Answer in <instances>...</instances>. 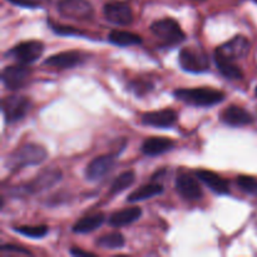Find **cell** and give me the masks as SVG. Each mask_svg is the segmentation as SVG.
Masks as SVG:
<instances>
[{"instance_id": "6da1fadb", "label": "cell", "mask_w": 257, "mask_h": 257, "mask_svg": "<svg viewBox=\"0 0 257 257\" xmlns=\"http://www.w3.org/2000/svg\"><path fill=\"white\" fill-rule=\"evenodd\" d=\"M175 97L195 107H211L222 102L225 93L213 88H180L175 90Z\"/></svg>"}, {"instance_id": "7a4b0ae2", "label": "cell", "mask_w": 257, "mask_h": 257, "mask_svg": "<svg viewBox=\"0 0 257 257\" xmlns=\"http://www.w3.org/2000/svg\"><path fill=\"white\" fill-rule=\"evenodd\" d=\"M48 152L43 146L37 143H28L17 148L7 161V167L10 170H20L28 166H38L44 162Z\"/></svg>"}, {"instance_id": "3957f363", "label": "cell", "mask_w": 257, "mask_h": 257, "mask_svg": "<svg viewBox=\"0 0 257 257\" xmlns=\"http://www.w3.org/2000/svg\"><path fill=\"white\" fill-rule=\"evenodd\" d=\"M150 29L158 39H161L167 45L180 44L181 42L186 39V34L181 29L180 24L171 18L156 20L151 24Z\"/></svg>"}, {"instance_id": "277c9868", "label": "cell", "mask_w": 257, "mask_h": 257, "mask_svg": "<svg viewBox=\"0 0 257 257\" xmlns=\"http://www.w3.org/2000/svg\"><path fill=\"white\" fill-rule=\"evenodd\" d=\"M57 8L62 17L78 22L90 20L94 15V9L88 0H59Z\"/></svg>"}, {"instance_id": "5b68a950", "label": "cell", "mask_w": 257, "mask_h": 257, "mask_svg": "<svg viewBox=\"0 0 257 257\" xmlns=\"http://www.w3.org/2000/svg\"><path fill=\"white\" fill-rule=\"evenodd\" d=\"M181 68L190 73H203L210 68V60L206 53L195 48H183L178 55Z\"/></svg>"}, {"instance_id": "8992f818", "label": "cell", "mask_w": 257, "mask_h": 257, "mask_svg": "<svg viewBox=\"0 0 257 257\" xmlns=\"http://www.w3.org/2000/svg\"><path fill=\"white\" fill-rule=\"evenodd\" d=\"M251 50V43L243 35H236L228 42L223 43L222 45L215 50L216 55L225 58V59L236 62L238 59H243L248 55Z\"/></svg>"}, {"instance_id": "52a82bcc", "label": "cell", "mask_w": 257, "mask_h": 257, "mask_svg": "<svg viewBox=\"0 0 257 257\" xmlns=\"http://www.w3.org/2000/svg\"><path fill=\"white\" fill-rule=\"evenodd\" d=\"M29 109L30 100L24 95H8L2 100L3 115L9 123L23 119Z\"/></svg>"}, {"instance_id": "ba28073f", "label": "cell", "mask_w": 257, "mask_h": 257, "mask_svg": "<svg viewBox=\"0 0 257 257\" xmlns=\"http://www.w3.org/2000/svg\"><path fill=\"white\" fill-rule=\"evenodd\" d=\"M44 52V43L39 40H28L15 45L7 53L8 57L18 60L22 64H30L42 57Z\"/></svg>"}, {"instance_id": "9c48e42d", "label": "cell", "mask_w": 257, "mask_h": 257, "mask_svg": "<svg viewBox=\"0 0 257 257\" xmlns=\"http://www.w3.org/2000/svg\"><path fill=\"white\" fill-rule=\"evenodd\" d=\"M32 70L27 67V64L9 65L4 68L2 73V82L7 89L18 90L24 87L29 80Z\"/></svg>"}, {"instance_id": "30bf717a", "label": "cell", "mask_w": 257, "mask_h": 257, "mask_svg": "<svg viewBox=\"0 0 257 257\" xmlns=\"http://www.w3.org/2000/svg\"><path fill=\"white\" fill-rule=\"evenodd\" d=\"M104 18L115 25H130L133 22V12L124 2H110L103 8Z\"/></svg>"}, {"instance_id": "8fae6325", "label": "cell", "mask_w": 257, "mask_h": 257, "mask_svg": "<svg viewBox=\"0 0 257 257\" xmlns=\"http://www.w3.org/2000/svg\"><path fill=\"white\" fill-rule=\"evenodd\" d=\"M177 112L170 109V108L162 110H156V112H147L141 117L143 124L155 128H171L177 123Z\"/></svg>"}, {"instance_id": "7c38bea8", "label": "cell", "mask_w": 257, "mask_h": 257, "mask_svg": "<svg viewBox=\"0 0 257 257\" xmlns=\"http://www.w3.org/2000/svg\"><path fill=\"white\" fill-rule=\"evenodd\" d=\"M115 155H103L95 157L85 170V177L89 181H98L104 177L115 163Z\"/></svg>"}, {"instance_id": "4fadbf2b", "label": "cell", "mask_w": 257, "mask_h": 257, "mask_svg": "<svg viewBox=\"0 0 257 257\" xmlns=\"http://www.w3.org/2000/svg\"><path fill=\"white\" fill-rule=\"evenodd\" d=\"M84 55L78 50H67V52L57 53L48 59H45L44 64L49 65L57 69H69L84 62Z\"/></svg>"}, {"instance_id": "5bb4252c", "label": "cell", "mask_w": 257, "mask_h": 257, "mask_svg": "<svg viewBox=\"0 0 257 257\" xmlns=\"http://www.w3.org/2000/svg\"><path fill=\"white\" fill-rule=\"evenodd\" d=\"M62 178V172L58 170H44L32 182L23 186V191L27 193H38L48 190Z\"/></svg>"}, {"instance_id": "9a60e30c", "label": "cell", "mask_w": 257, "mask_h": 257, "mask_svg": "<svg viewBox=\"0 0 257 257\" xmlns=\"http://www.w3.org/2000/svg\"><path fill=\"white\" fill-rule=\"evenodd\" d=\"M220 119L230 127H242L253 122V118L245 108L238 105H228L221 112Z\"/></svg>"}, {"instance_id": "2e32d148", "label": "cell", "mask_w": 257, "mask_h": 257, "mask_svg": "<svg viewBox=\"0 0 257 257\" xmlns=\"http://www.w3.org/2000/svg\"><path fill=\"white\" fill-rule=\"evenodd\" d=\"M176 190L185 200L197 201L202 197V188L195 177L190 175H180L176 180Z\"/></svg>"}, {"instance_id": "e0dca14e", "label": "cell", "mask_w": 257, "mask_h": 257, "mask_svg": "<svg viewBox=\"0 0 257 257\" xmlns=\"http://www.w3.org/2000/svg\"><path fill=\"white\" fill-rule=\"evenodd\" d=\"M196 177L202 181L210 190L217 195H228L230 193V185L228 181L218 176L217 173L207 170L196 171Z\"/></svg>"}, {"instance_id": "ac0fdd59", "label": "cell", "mask_w": 257, "mask_h": 257, "mask_svg": "<svg viewBox=\"0 0 257 257\" xmlns=\"http://www.w3.org/2000/svg\"><path fill=\"white\" fill-rule=\"evenodd\" d=\"M173 147H175V142L170 138L150 137L142 143V152L143 155L150 156V157H156V156L163 155L173 150Z\"/></svg>"}, {"instance_id": "d6986e66", "label": "cell", "mask_w": 257, "mask_h": 257, "mask_svg": "<svg viewBox=\"0 0 257 257\" xmlns=\"http://www.w3.org/2000/svg\"><path fill=\"white\" fill-rule=\"evenodd\" d=\"M142 216V210L140 207H128L124 210L117 211L109 217V225L113 227H124L140 220Z\"/></svg>"}, {"instance_id": "ffe728a7", "label": "cell", "mask_w": 257, "mask_h": 257, "mask_svg": "<svg viewBox=\"0 0 257 257\" xmlns=\"http://www.w3.org/2000/svg\"><path fill=\"white\" fill-rule=\"evenodd\" d=\"M105 220L104 213L98 212L93 213V215H88L85 217L80 218L79 221L74 223L73 226V232L75 233H89L93 231L97 230L98 227H100L103 222Z\"/></svg>"}, {"instance_id": "44dd1931", "label": "cell", "mask_w": 257, "mask_h": 257, "mask_svg": "<svg viewBox=\"0 0 257 257\" xmlns=\"http://www.w3.org/2000/svg\"><path fill=\"white\" fill-rule=\"evenodd\" d=\"M108 39L112 44L118 47H130V45H137L143 42L142 37L136 33L128 32V30H112L108 35Z\"/></svg>"}, {"instance_id": "7402d4cb", "label": "cell", "mask_w": 257, "mask_h": 257, "mask_svg": "<svg viewBox=\"0 0 257 257\" xmlns=\"http://www.w3.org/2000/svg\"><path fill=\"white\" fill-rule=\"evenodd\" d=\"M215 63L217 69L220 70L221 74H222L223 77L232 80H240L243 78L242 70H241L240 68H238V65L236 64L235 62H232V60L225 59V58L215 54Z\"/></svg>"}, {"instance_id": "603a6c76", "label": "cell", "mask_w": 257, "mask_h": 257, "mask_svg": "<svg viewBox=\"0 0 257 257\" xmlns=\"http://www.w3.org/2000/svg\"><path fill=\"white\" fill-rule=\"evenodd\" d=\"M163 192V186L158 185V183H150V185H145L143 187L137 188L133 191L130 196L127 197L128 202H140V201L148 200L155 196L161 195Z\"/></svg>"}, {"instance_id": "cb8c5ba5", "label": "cell", "mask_w": 257, "mask_h": 257, "mask_svg": "<svg viewBox=\"0 0 257 257\" xmlns=\"http://www.w3.org/2000/svg\"><path fill=\"white\" fill-rule=\"evenodd\" d=\"M95 243L98 247H102L104 250H117V248H122L124 246L125 238L122 233L110 232L100 236Z\"/></svg>"}, {"instance_id": "d4e9b609", "label": "cell", "mask_w": 257, "mask_h": 257, "mask_svg": "<svg viewBox=\"0 0 257 257\" xmlns=\"http://www.w3.org/2000/svg\"><path fill=\"white\" fill-rule=\"evenodd\" d=\"M136 175L133 171H125V172L120 173L114 181H113L112 186H110V195H117V193L122 192V191L127 190L128 187L135 183Z\"/></svg>"}, {"instance_id": "484cf974", "label": "cell", "mask_w": 257, "mask_h": 257, "mask_svg": "<svg viewBox=\"0 0 257 257\" xmlns=\"http://www.w3.org/2000/svg\"><path fill=\"white\" fill-rule=\"evenodd\" d=\"M15 232L20 233V235H24L27 237L30 238H43L49 230L45 225H39V226H20V227L14 228Z\"/></svg>"}, {"instance_id": "4316f807", "label": "cell", "mask_w": 257, "mask_h": 257, "mask_svg": "<svg viewBox=\"0 0 257 257\" xmlns=\"http://www.w3.org/2000/svg\"><path fill=\"white\" fill-rule=\"evenodd\" d=\"M236 183L243 192L250 193V195H257V178L253 176H238L236 178Z\"/></svg>"}, {"instance_id": "83f0119b", "label": "cell", "mask_w": 257, "mask_h": 257, "mask_svg": "<svg viewBox=\"0 0 257 257\" xmlns=\"http://www.w3.org/2000/svg\"><path fill=\"white\" fill-rule=\"evenodd\" d=\"M130 88L131 90H132L133 93H136L137 95H145L146 93H148L150 90L153 89V84L152 83L147 82V80L137 79L131 82Z\"/></svg>"}, {"instance_id": "f1b7e54d", "label": "cell", "mask_w": 257, "mask_h": 257, "mask_svg": "<svg viewBox=\"0 0 257 257\" xmlns=\"http://www.w3.org/2000/svg\"><path fill=\"white\" fill-rule=\"evenodd\" d=\"M49 25H50V28H52V29L57 33V34H60V35H82V34H84L82 30L77 29V28L69 27V25H60V24H57V23H54V22H49Z\"/></svg>"}, {"instance_id": "f546056e", "label": "cell", "mask_w": 257, "mask_h": 257, "mask_svg": "<svg viewBox=\"0 0 257 257\" xmlns=\"http://www.w3.org/2000/svg\"><path fill=\"white\" fill-rule=\"evenodd\" d=\"M0 250H2L3 252H9V253L14 252V253H18V255H27V256L33 255L28 248L22 247V246H17V245H3L2 247H0Z\"/></svg>"}, {"instance_id": "4dcf8cb0", "label": "cell", "mask_w": 257, "mask_h": 257, "mask_svg": "<svg viewBox=\"0 0 257 257\" xmlns=\"http://www.w3.org/2000/svg\"><path fill=\"white\" fill-rule=\"evenodd\" d=\"M12 4L18 5V7L22 8H30V9H35V8H39V3L34 2V0H8Z\"/></svg>"}, {"instance_id": "1f68e13d", "label": "cell", "mask_w": 257, "mask_h": 257, "mask_svg": "<svg viewBox=\"0 0 257 257\" xmlns=\"http://www.w3.org/2000/svg\"><path fill=\"white\" fill-rule=\"evenodd\" d=\"M70 255H73V256H87V257H94L95 256L93 252L80 250V248H72V250H70Z\"/></svg>"}, {"instance_id": "d6a6232c", "label": "cell", "mask_w": 257, "mask_h": 257, "mask_svg": "<svg viewBox=\"0 0 257 257\" xmlns=\"http://www.w3.org/2000/svg\"><path fill=\"white\" fill-rule=\"evenodd\" d=\"M255 94H256V97H257V87H256V89H255Z\"/></svg>"}, {"instance_id": "836d02e7", "label": "cell", "mask_w": 257, "mask_h": 257, "mask_svg": "<svg viewBox=\"0 0 257 257\" xmlns=\"http://www.w3.org/2000/svg\"><path fill=\"white\" fill-rule=\"evenodd\" d=\"M253 2H256V3H257V0H253Z\"/></svg>"}]
</instances>
